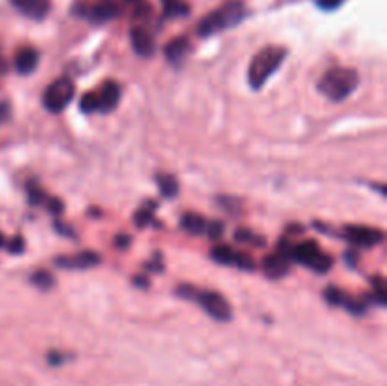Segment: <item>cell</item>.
<instances>
[{"instance_id": "obj_1", "label": "cell", "mask_w": 387, "mask_h": 386, "mask_svg": "<svg viewBox=\"0 0 387 386\" xmlns=\"http://www.w3.org/2000/svg\"><path fill=\"white\" fill-rule=\"evenodd\" d=\"M359 74L353 68H333L327 70L317 82V91L333 103H342L357 90Z\"/></svg>"}, {"instance_id": "obj_2", "label": "cell", "mask_w": 387, "mask_h": 386, "mask_svg": "<svg viewBox=\"0 0 387 386\" xmlns=\"http://www.w3.org/2000/svg\"><path fill=\"white\" fill-rule=\"evenodd\" d=\"M285 55H287L285 48H280V45H269V48H263L261 52L257 53L248 68L249 88L261 90L266 83V80L276 72L278 67L284 63Z\"/></svg>"}, {"instance_id": "obj_3", "label": "cell", "mask_w": 387, "mask_h": 386, "mask_svg": "<svg viewBox=\"0 0 387 386\" xmlns=\"http://www.w3.org/2000/svg\"><path fill=\"white\" fill-rule=\"evenodd\" d=\"M178 296H182L183 299H193V301H197L213 320L227 322V320L233 318V309H231L229 301H227L223 296H220V294H216V292L197 290L193 288L191 284H183V286L178 288Z\"/></svg>"}, {"instance_id": "obj_4", "label": "cell", "mask_w": 387, "mask_h": 386, "mask_svg": "<svg viewBox=\"0 0 387 386\" xmlns=\"http://www.w3.org/2000/svg\"><path fill=\"white\" fill-rule=\"evenodd\" d=\"M244 15H246V10L242 6V2H236V0L227 2L198 23V34L200 37H212L220 30L231 29L244 19Z\"/></svg>"}, {"instance_id": "obj_5", "label": "cell", "mask_w": 387, "mask_h": 386, "mask_svg": "<svg viewBox=\"0 0 387 386\" xmlns=\"http://www.w3.org/2000/svg\"><path fill=\"white\" fill-rule=\"evenodd\" d=\"M293 260L306 265L315 273H327L333 267V258L325 254L314 241H304L293 246Z\"/></svg>"}, {"instance_id": "obj_6", "label": "cell", "mask_w": 387, "mask_h": 386, "mask_svg": "<svg viewBox=\"0 0 387 386\" xmlns=\"http://www.w3.org/2000/svg\"><path fill=\"white\" fill-rule=\"evenodd\" d=\"M74 99V83L66 78H61L57 82H53L44 93V106L52 114L63 112L72 103Z\"/></svg>"}, {"instance_id": "obj_7", "label": "cell", "mask_w": 387, "mask_h": 386, "mask_svg": "<svg viewBox=\"0 0 387 386\" xmlns=\"http://www.w3.org/2000/svg\"><path fill=\"white\" fill-rule=\"evenodd\" d=\"M212 258L218 263H223V265H233V267H238L242 271H253L255 269V261L251 256L244 252H236L234 248L227 245L213 246L212 248Z\"/></svg>"}, {"instance_id": "obj_8", "label": "cell", "mask_w": 387, "mask_h": 386, "mask_svg": "<svg viewBox=\"0 0 387 386\" xmlns=\"http://www.w3.org/2000/svg\"><path fill=\"white\" fill-rule=\"evenodd\" d=\"M344 237L355 246H363V248H370L384 243V231L376 230V227H366V225H346L344 227Z\"/></svg>"}, {"instance_id": "obj_9", "label": "cell", "mask_w": 387, "mask_h": 386, "mask_svg": "<svg viewBox=\"0 0 387 386\" xmlns=\"http://www.w3.org/2000/svg\"><path fill=\"white\" fill-rule=\"evenodd\" d=\"M96 93V101H98V112L108 114L117 106L119 103V96H121V88L116 82H104L103 88Z\"/></svg>"}, {"instance_id": "obj_10", "label": "cell", "mask_w": 387, "mask_h": 386, "mask_svg": "<svg viewBox=\"0 0 387 386\" xmlns=\"http://www.w3.org/2000/svg\"><path fill=\"white\" fill-rule=\"evenodd\" d=\"M291 258H287L285 254L274 252L271 256H266L263 260V271L264 275L271 278H282L289 273V265H291Z\"/></svg>"}, {"instance_id": "obj_11", "label": "cell", "mask_w": 387, "mask_h": 386, "mask_svg": "<svg viewBox=\"0 0 387 386\" xmlns=\"http://www.w3.org/2000/svg\"><path fill=\"white\" fill-rule=\"evenodd\" d=\"M23 15H27L30 19H44L50 8H52V0H12Z\"/></svg>"}, {"instance_id": "obj_12", "label": "cell", "mask_w": 387, "mask_h": 386, "mask_svg": "<svg viewBox=\"0 0 387 386\" xmlns=\"http://www.w3.org/2000/svg\"><path fill=\"white\" fill-rule=\"evenodd\" d=\"M55 263L61 269H89L95 267L96 263H101V258L95 252H80L76 256H70V258H57Z\"/></svg>"}, {"instance_id": "obj_13", "label": "cell", "mask_w": 387, "mask_h": 386, "mask_svg": "<svg viewBox=\"0 0 387 386\" xmlns=\"http://www.w3.org/2000/svg\"><path fill=\"white\" fill-rule=\"evenodd\" d=\"M131 42H132V48H134V52L142 55V57H151L155 52V42L154 38L149 37V32L146 29H136L131 30Z\"/></svg>"}, {"instance_id": "obj_14", "label": "cell", "mask_w": 387, "mask_h": 386, "mask_svg": "<svg viewBox=\"0 0 387 386\" xmlns=\"http://www.w3.org/2000/svg\"><path fill=\"white\" fill-rule=\"evenodd\" d=\"M38 67V52L34 48H23L15 57V68L19 74H32Z\"/></svg>"}, {"instance_id": "obj_15", "label": "cell", "mask_w": 387, "mask_h": 386, "mask_svg": "<svg viewBox=\"0 0 387 386\" xmlns=\"http://www.w3.org/2000/svg\"><path fill=\"white\" fill-rule=\"evenodd\" d=\"M189 53V42L187 38H176L165 48V55L170 63H180L185 59V55Z\"/></svg>"}, {"instance_id": "obj_16", "label": "cell", "mask_w": 387, "mask_h": 386, "mask_svg": "<svg viewBox=\"0 0 387 386\" xmlns=\"http://www.w3.org/2000/svg\"><path fill=\"white\" fill-rule=\"evenodd\" d=\"M182 227L185 231H189L191 235H205L208 222L205 216L197 214V212H187L182 218Z\"/></svg>"}, {"instance_id": "obj_17", "label": "cell", "mask_w": 387, "mask_h": 386, "mask_svg": "<svg viewBox=\"0 0 387 386\" xmlns=\"http://www.w3.org/2000/svg\"><path fill=\"white\" fill-rule=\"evenodd\" d=\"M117 15V6L116 4H98L95 6L91 12H89V17H91V21L93 23H106L114 19Z\"/></svg>"}, {"instance_id": "obj_18", "label": "cell", "mask_w": 387, "mask_h": 386, "mask_svg": "<svg viewBox=\"0 0 387 386\" xmlns=\"http://www.w3.org/2000/svg\"><path fill=\"white\" fill-rule=\"evenodd\" d=\"M157 186L161 190L163 197H167V199H172L178 195V180L172 176V174H157Z\"/></svg>"}, {"instance_id": "obj_19", "label": "cell", "mask_w": 387, "mask_h": 386, "mask_svg": "<svg viewBox=\"0 0 387 386\" xmlns=\"http://www.w3.org/2000/svg\"><path fill=\"white\" fill-rule=\"evenodd\" d=\"M155 210H157V203H155V201H147V203H144V205L140 207L138 212L134 214V222H136V225H138V227H146V225H149L151 220H154Z\"/></svg>"}, {"instance_id": "obj_20", "label": "cell", "mask_w": 387, "mask_h": 386, "mask_svg": "<svg viewBox=\"0 0 387 386\" xmlns=\"http://www.w3.org/2000/svg\"><path fill=\"white\" fill-rule=\"evenodd\" d=\"M234 241H238V243H244V245L257 246V248L264 246V238L261 237V235H257V233H253V231H249V230H236V231H234Z\"/></svg>"}, {"instance_id": "obj_21", "label": "cell", "mask_w": 387, "mask_h": 386, "mask_svg": "<svg viewBox=\"0 0 387 386\" xmlns=\"http://www.w3.org/2000/svg\"><path fill=\"white\" fill-rule=\"evenodd\" d=\"M323 297H325L327 303L336 305V307H342V305H346V301H348V296H346L340 288H336V286H329V288L325 290V292H323Z\"/></svg>"}, {"instance_id": "obj_22", "label": "cell", "mask_w": 387, "mask_h": 386, "mask_svg": "<svg viewBox=\"0 0 387 386\" xmlns=\"http://www.w3.org/2000/svg\"><path fill=\"white\" fill-rule=\"evenodd\" d=\"M32 284L34 286H38V288H42V290H50L55 284V281H53V276L48 273V271H36L34 275H32Z\"/></svg>"}, {"instance_id": "obj_23", "label": "cell", "mask_w": 387, "mask_h": 386, "mask_svg": "<svg viewBox=\"0 0 387 386\" xmlns=\"http://www.w3.org/2000/svg\"><path fill=\"white\" fill-rule=\"evenodd\" d=\"M80 108L81 112H85V114H93V112H98V101H96V93H85V95L81 96V103H80Z\"/></svg>"}, {"instance_id": "obj_24", "label": "cell", "mask_w": 387, "mask_h": 386, "mask_svg": "<svg viewBox=\"0 0 387 386\" xmlns=\"http://www.w3.org/2000/svg\"><path fill=\"white\" fill-rule=\"evenodd\" d=\"M373 286H374V292H376V301L380 305H386L387 294H386V283H384V278H381V276H374Z\"/></svg>"}, {"instance_id": "obj_25", "label": "cell", "mask_w": 387, "mask_h": 386, "mask_svg": "<svg viewBox=\"0 0 387 386\" xmlns=\"http://www.w3.org/2000/svg\"><path fill=\"white\" fill-rule=\"evenodd\" d=\"M165 10L168 15L187 14V6L182 4V0H165Z\"/></svg>"}, {"instance_id": "obj_26", "label": "cell", "mask_w": 387, "mask_h": 386, "mask_svg": "<svg viewBox=\"0 0 387 386\" xmlns=\"http://www.w3.org/2000/svg\"><path fill=\"white\" fill-rule=\"evenodd\" d=\"M27 195H29V201L32 205H40V203H44L45 201L44 192H42L38 186H34V184H29V187H27Z\"/></svg>"}, {"instance_id": "obj_27", "label": "cell", "mask_w": 387, "mask_h": 386, "mask_svg": "<svg viewBox=\"0 0 387 386\" xmlns=\"http://www.w3.org/2000/svg\"><path fill=\"white\" fill-rule=\"evenodd\" d=\"M206 233L210 235V238H220L223 235V225L220 222H208Z\"/></svg>"}, {"instance_id": "obj_28", "label": "cell", "mask_w": 387, "mask_h": 386, "mask_svg": "<svg viewBox=\"0 0 387 386\" xmlns=\"http://www.w3.org/2000/svg\"><path fill=\"white\" fill-rule=\"evenodd\" d=\"M8 250L12 254H21L25 250V243H23L21 237H15L14 241L8 243Z\"/></svg>"}, {"instance_id": "obj_29", "label": "cell", "mask_w": 387, "mask_h": 386, "mask_svg": "<svg viewBox=\"0 0 387 386\" xmlns=\"http://www.w3.org/2000/svg\"><path fill=\"white\" fill-rule=\"evenodd\" d=\"M342 2L344 0H317V6L322 10H336Z\"/></svg>"}, {"instance_id": "obj_30", "label": "cell", "mask_w": 387, "mask_h": 386, "mask_svg": "<svg viewBox=\"0 0 387 386\" xmlns=\"http://www.w3.org/2000/svg\"><path fill=\"white\" fill-rule=\"evenodd\" d=\"M114 245L121 246V248H127V246L131 245V238L127 237V235H119V237H116V241H114Z\"/></svg>"}, {"instance_id": "obj_31", "label": "cell", "mask_w": 387, "mask_h": 386, "mask_svg": "<svg viewBox=\"0 0 387 386\" xmlns=\"http://www.w3.org/2000/svg\"><path fill=\"white\" fill-rule=\"evenodd\" d=\"M10 118V106L6 103L0 104V121H4V119Z\"/></svg>"}, {"instance_id": "obj_32", "label": "cell", "mask_w": 387, "mask_h": 386, "mask_svg": "<svg viewBox=\"0 0 387 386\" xmlns=\"http://www.w3.org/2000/svg\"><path fill=\"white\" fill-rule=\"evenodd\" d=\"M134 283H136V286H140V288H144V286H147V278L136 276V278H134Z\"/></svg>"}]
</instances>
